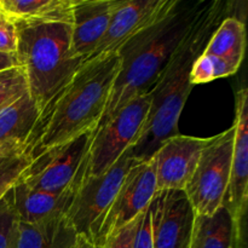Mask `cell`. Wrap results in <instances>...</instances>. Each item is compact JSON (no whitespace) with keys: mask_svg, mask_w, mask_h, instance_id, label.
Listing matches in <instances>:
<instances>
[{"mask_svg":"<svg viewBox=\"0 0 248 248\" xmlns=\"http://www.w3.org/2000/svg\"><path fill=\"white\" fill-rule=\"evenodd\" d=\"M74 0H0V14L14 22L72 23Z\"/></svg>","mask_w":248,"mask_h":248,"instance_id":"19","label":"cell"},{"mask_svg":"<svg viewBox=\"0 0 248 248\" xmlns=\"http://www.w3.org/2000/svg\"><path fill=\"white\" fill-rule=\"evenodd\" d=\"M0 147H1V145H0Z\"/></svg>","mask_w":248,"mask_h":248,"instance_id":"31","label":"cell"},{"mask_svg":"<svg viewBox=\"0 0 248 248\" xmlns=\"http://www.w3.org/2000/svg\"><path fill=\"white\" fill-rule=\"evenodd\" d=\"M246 51V24L236 16L220 22L208 40L203 53L215 56L239 70Z\"/></svg>","mask_w":248,"mask_h":248,"instance_id":"20","label":"cell"},{"mask_svg":"<svg viewBox=\"0 0 248 248\" xmlns=\"http://www.w3.org/2000/svg\"><path fill=\"white\" fill-rule=\"evenodd\" d=\"M156 193L154 159L137 161L128 171L107 212L97 237V246L114 230L137 219L149 207Z\"/></svg>","mask_w":248,"mask_h":248,"instance_id":"9","label":"cell"},{"mask_svg":"<svg viewBox=\"0 0 248 248\" xmlns=\"http://www.w3.org/2000/svg\"><path fill=\"white\" fill-rule=\"evenodd\" d=\"M0 16H1V14H0Z\"/></svg>","mask_w":248,"mask_h":248,"instance_id":"30","label":"cell"},{"mask_svg":"<svg viewBox=\"0 0 248 248\" xmlns=\"http://www.w3.org/2000/svg\"><path fill=\"white\" fill-rule=\"evenodd\" d=\"M27 93H29L28 84L21 67L0 72V110Z\"/></svg>","mask_w":248,"mask_h":248,"instance_id":"23","label":"cell"},{"mask_svg":"<svg viewBox=\"0 0 248 248\" xmlns=\"http://www.w3.org/2000/svg\"><path fill=\"white\" fill-rule=\"evenodd\" d=\"M43 111L29 93L0 110V145L31 144Z\"/></svg>","mask_w":248,"mask_h":248,"instance_id":"18","label":"cell"},{"mask_svg":"<svg viewBox=\"0 0 248 248\" xmlns=\"http://www.w3.org/2000/svg\"><path fill=\"white\" fill-rule=\"evenodd\" d=\"M149 93L140 94L126 103L108 123L93 131L87 159L86 177L108 171L136 144L149 114Z\"/></svg>","mask_w":248,"mask_h":248,"instance_id":"8","label":"cell"},{"mask_svg":"<svg viewBox=\"0 0 248 248\" xmlns=\"http://www.w3.org/2000/svg\"><path fill=\"white\" fill-rule=\"evenodd\" d=\"M78 234L65 215L35 223L19 222L15 248H70Z\"/></svg>","mask_w":248,"mask_h":248,"instance_id":"17","label":"cell"},{"mask_svg":"<svg viewBox=\"0 0 248 248\" xmlns=\"http://www.w3.org/2000/svg\"><path fill=\"white\" fill-rule=\"evenodd\" d=\"M70 248H98V246H97L93 241H91V240L87 239V237L78 235L74 245H73Z\"/></svg>","mask_w":248,"mask_h":248,"instance_id":"29","label":"cell"},{"mask_svg":"<svg viewBox=\"0 0 248 248\" xmlns=\"http://www.w3.org/2000/svg\"><path fill=\"white\" fill-rule=\"evenodd\" d=\"M92 137L93 131H87L34 156L21 182L29 188L48 193L77 191L86 177Z\"/></svg>","mask_w":248,"mask_h":248,"instance_id":"5","label":"cell"},{"mask_svg":"<svg viewBox=\"0 0 248 248\" xmlns=\"http://www.w3.org/2000/svg\"><path fill=\"white\" fill-rule=\"evenodd\" d=\"M235 111L230 179L223 206L230 212L240 234L245 235L248 200V91L246 87L237 91Z\"/></svg>","mask_w":248,"mask_h":248,"instance_id":"12","label":"cell"},{"mask_svg":"<svg viewBox=\"0 0 248 248\" xmlns=\"http://www.w3.org/2000/svg\"><path fill=\"white\" fill-rule=\"evenodd\" d=\"M137 223L138 218L126 224L125 227L114 230L104 237L103 241L98 245V248H133Z\"/></svg>","mask_w":248,"mask_h":248,"instance_id":"25","label":"cell"},{"mask_svg":"<svg viewBox=\"0 0 248 248\" xmlns=\"http://www.w3.org/2000/svg\"><path fill=\"white\" fill-rule=\"evenodd\" d=\"M237 70L215 56L201 53L194 62L190 72L191 85L206 84L220 78L234 75Z\"/></svg>","mask_w":248,"mask_h":248,"instance_id":"22","label":"cell"},{"mask_svg":"<svg viewBox=\"0 0 248 248\" xmlns=\"http://www.w3.org/2000/svg\"><path fill=\"white\" fill-rule=\"evenodd\" d=\"M137 160L127 152L104 173L85 177L78 188L65 217L75 232L97 245L99 229L128 171Z\"/></svg>","mask_w":248,"mask_h":248,"instance_id":"6","label":"cell"},{"mask_svg":"<svg viewBox=\"0 0 248 248\" xmlns=\"http://www.w3.org/2000/svg\"><path fill=\"white\" fill-rule=\"evenodd\" d=\"M205 4L206 0H174L164 16L119 48L120 70L108 106L94 130L108 123L131 99L149 93Z\"/></svg>","mask_w":248,"mask_h":248,"instance_id":"2","label":"cell"},{"mask_svg":"<svg viewBox=\"0 0 248 248\" xmlns=\"http://www.w3.org/2000/svg\"><path fill=\"white\" fill-rule=\"evenodd\" d=\"M230 7L232 2L227 0H206L190 31L159 75L149 91L152 103L142 133L136 144L127 150L135 160L148 161L165 140L179 135V116L193 90L191 67L220 22L230 16Z\"/></svg>","mask_w":248,"mask_h":248,"instance_id":"1","label":"cell"},{"mask_svg":"<svg viewBox=\"0 0 248 248\" xmlns=\"http://www.w3.org/2000/svg\"><path fill=\"white\" fill-rule=\"evenodd\" d=\"M31 160L29 144H4L0 147V200L21 181Z\"/></svg>","mask_w":248,"mask_h":248,"instance_id":"21","label":"cell"},{"mask_svg":"<svg viewBox=\"0 0 248 248\" xmlns=\"http://www.w3.org/2000/svg\"><path fill=\"white\" fill-rule=\"evenodd\" d=\"M153 248H189L195 212L183 190L157 191L149 205Z\"/></svg>","mask_w":248,"mask_h":248,"instance_id":"10","label":"cell"},{"mask_svg":"<svg viewBox=\"0 0 248 248\" xmlns=\"http://www.w3.org/2000/svg\"><path fill=\"white\" fill-rule=\"evenodd\" d=\"M18 224L19 220L10 191L0 200V248H15Z\"/></svg>","mask_w":248,"mask_h":248,"instance_id":"24","label":"cell"},{"mask_svg":"<svg viewBox=\"0 0 248 248\" xmlns=\"http://www.w3.org/2000/svg\"><path fill=\"white\" fill-rule=\"evenodd\" d=\"M14 22V21H12ZM16 56L28 84L29 96L41 111L84 63L74 53L72 27L61 22H15Z\"/></svg>","mask_w":248,"mask_h":248,"instance_id":"4","label":"cell"},{"mask_svg":"<svg viewBox=\"0 0 248 248\" xmlns=\"http://www.w3.org/2000/svg\"><path fill=\"white\" fill-rule=\"evenodd\" d=\"M189 248H246L229 211L222 206L211 216H196Z\"/></svg>","mask_w":248,"mask_h":248,"instance_id":"16","label":"cell"},{"mask_svg":"<svg viewBox=\"0 0 248 248\" xmlns=\"http://www.w3.org/2000/svg\"><path fill=\"white\" fill-rule=\"evenodd\" d=\"M235 126L211 137L184 193L196 216H211L224 202L230 179Z\"/></svg>","mask_w":248,"mask_h":248,"instance_id":"7","label":"cell"},{"mask_svg":"<svg viewBox=\"0 0 248 248\" xmlns=\"http://www.w3.org/2000/svg\"><path fill=\"white\" fill-rule=\"evenodd\" d=\"M17 28L15 22L0 16V52L16 53L17 50Z\"/></svg>","mask_w":248,"mask_h":248,"instance_id":"26","label":"cell"},{"mask_svg":"<svg viewBox=\"0 0 248 248\" xmlns=\"http://www.w3.org/2000/svg\"><path fill=\"white\" fill-rule=\"evenodd\" d=\"M114 0H74L72 11V45L74 53L87 61L106 34Z\"/></svg>","mask_w":248,"mask_h":248,"instance_id":"14","label":"cell"},{"mask_svg":"<svg viewBox=\"0 0 248 248\" xmlns=\"http://www.w3.org/2000/svg\"><path fill=\"white\" fill-rule=\"evenodd\" d=\"M133 248H153L152 220H150L149 207L138 217Z\"/></svg>","mask_w":248,"mask_h":248,"instance_id":"27","label":"cell"},{"mask_svg":"<svg viewBox=\"0 0 248 248\" xmlns=\"http://www.w3.org/2000/svg\"><path fill=\"white\" fill-rule=\"evenodd\" d=\"M210 140L179 133L165 140L153 156L156 190L184 191Z\"/></svg>","mask_w":248,"mask_h":248,"instance_id":"13","label":"cell"},{"mask_svg":"<svg viewBox=\"0 0 248 248\" xmlns=\"http://www.w3.org/2000/svg\"><path fill=\"white\" fill-rule=\"evenodd\" d=\"M75 193H48L29 188L19 181L11 190V198L19 222L35 223L53 216L65 215Z\"/></svg>","mask_w":248,"mask_h":248,"instance_id":"15","label":"cell"},{"mask_svg":"<svg viewBox=\"0 0 248 248\" xmlns=\"http://www.w3.org/2000/svg\"><path fill=\"white\" fill-rule=\"evenodd\" d=\"M173 2L174 0H114L106 34L89 60L118 52L126 41L164 16Z\"/></svg>","mask_w":248,"mask_h":248,"instance_id":"11","label":"cell"},{"mask_svg":"<svg viewBox=\"0 0 248 248\" xmlns=\"http://www.w3.org/2000/svg\"><path fill=\"white\" fill-rule=\"evenodd\" d=\"M119 70L118 52L85 61L44 109L29 144L31 156L93 131L108 106Z\"/></svg>","mask_w":248,"mask_h":248,"instance_id":"3","label":"cell"},{"mask_svg":"<svg viewBox=\"0 0 248 248\" xmlns=\"http://www.w3.org/2000/svg\"><path fill=\"white\" fill-rule=\"evenodd\" d=\"M14 67H19L16 53L0 52V72Z\"/></svg>","mask_w":248,"mask_h":248,"instance_id":"28","label":"cell"}]
</instances>
